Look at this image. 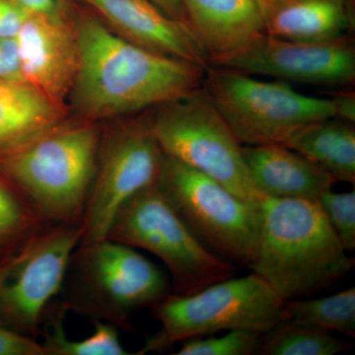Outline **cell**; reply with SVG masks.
Masks as SVG:
<instances>
[{
  "instance_id": "cell-1",
  "label": "cell",
  "mask_w": 355,
  "mask_h": 355,
  "mask_svg": "<svg viewBox=\"0 0 355 355\" xmlns=\"http://www.w3.org/2000/svg\"><path fill=\"white\" fill-rule=\"evenodd\" d=\"M74 34L78 69L70 95L89 119L153 108L202 85L205 67L146 50L94 18H83Z\"/></svg>"
},
{
  "instance_id": "cell-2",
  "label": "cell",
  "mask_w": 355,
  "mask_h": 355,
  "mask_svg": "<svg viewBox=\"0 0 355 355\" xmlns=\"http://www.w3.org/2000/svg\"><path fill=\"white\" fill-rule=\"evenodd\" d=\"M261 233L252 272L284 301L335 284L354 268L317 202L263 196Z\"/></svg>"
},
{
  "instance_id": "cell-3",
  "label": "cell",
  "mask_w": 355,
  "mask_h": 355,
  "mask_svg": "<svg viewBox=\"0 0 355 355\" xmlns=\"http://www.w3.org/2000/svg\"><path fill=\"white\" fill-rule=\"evenodd\" d=\"M60 293L67 312L130 330L133 315L172 293V284L135 248L106 238L79 243Z\"/></svg>"
},
{
  "instance_id": "cell-4",
  "label": "cell",
  "mask_w": 355,
  "mask_h": 355,
  "mask_svg": "<svg viewBox=\"0 0 355 355\" xmlns=\"http://www.w3.org/2000/svg\"><path fill=\"white\" fill-rule=\"evenodd\" d=\"M100 142L94 125H58L0 156V170L24 193L44 221L80 227Z\"/></svg>"
},
{
  "instance_id": "cell-5",
  "label": "cell",
  "mask_w": 355,
  "mask_h": 355,
  "mask_svg": "<svg viewBox=\"0 0 355 355\" xmlns=\"http://www.w3.org/2000/svg\"><path fill=\"white\" fill-rule=\"evenodd\" d=\"M284 302L254 272L220 280L189 295L172 292L150 308L160 330L146 338L137 354L166 352L189 338L222 331L265 335L286 320Z\"/></svg>"
},
{
  "instance_id": "cell-6",
  "label": "cell",
  "mask_w": 355,
  "mask_h": 355,
  "mask_svg": "<svg viewBox=\"0 0 355 355\" xmlns=\"http://www.w3.org/2000/svg\"><path fill=\"white\" fill-rule=\"evenodd\" d=\"M158 188L198 241L237 268L250 270L260 245V205L164 153Z\"/></svg>"
},
{
  "instance_id": "cell-7",
  "label": "cell",
  "mask_w": 355,
  "mask_h": 355,
  "mask_svg": "<svg viewBox=\"0 0 355 355\" xmlns=\"http://www.w3.org/2000/svg\"><path fill=\"white\" fill-rule=\"evenodd\" d=\"M202 88L242 146H282L308 123L335 116L330 98L296 92L284 81H263L209 64Z\"/></svg>"
},
{
  "instance_id": "cell-8",
  "label": "cell",
  "mask_w": 355,
  "mask_h": 355,
  "mask_svg": "<svg viewBox=\"0 0 355 355\" xmlns=\"http://www.w3.org/2000/svg\"><path fill=\"white\" fill-rule=\"evenodd\" d=\"M107 238L160 259L171 275L172 292L178 295L195 293L237 272V266L198 241L156 183L123 203Z\"/></svg>"
},
{
  "instance_id": "cell-9",
  "label": "cell",
  "mask_w": 355,
  "mask_h": 355,
  "mask_svg": "<svg viewBox=\"0 0 355 355\" xmlns=\"http://www.w3.org/2000/svg\"><path fill=\"white\" fill-rule=\"evenodd\" d=\"M156 108L151 127L166 155L212 178L238 198L260 205L263 195L250 177L242 144L202 85Z\"/></svg>"
},
{
  "instance_id": "cell-10",
  "label": "cell",
  "mask_w": 355,
  "mask_h": 355,
  "mask_svg": "<svg viewBox=\"0 0 355 355\" xmlns=\"http://www.w3.org/2000/svg\"><path fill=\"white\" fill-rule=\"evenodd\" d=\"M80 238L79 226L46 222L0 265V323L36 340Z\"/></svg>"
},
{
  "instance_id": "cell-11",
  "label": "cell",
  "mask_w": 355,
  "mask_h": 355,
  "mask_svg": "<svg viewBox=\"0 0 355 355\" xmlns=\"http://www.w3.org/2000/svg\"><path fill=\"white\" fill-rule=\"evenodd\" d=\"M163 159L151 121L119 130L103 146L100 142L80 224V243L106 239L123 203L157 182Z\"/></svg>"
},
{
  "instance_id": "cell-12",
  "label": "cell",
  "mask_w": 355,
  "mask_h": 355,
  "mask_svg": "<svg viewBox=\"0 0 355 355\" xmlns=\"http://www.w3.org/2000/svg\"><path fill=\"white\" fill-rule=\"evenodd\" d=\"M210 64L287 83L349 87L355 81V46L352 35L331 41L300 42L263 34Z\"/></svg>"
},
{
  "instance_id": "cell-13",
  "label": "cell",
  "mask_w": 355,
  "mask_h": 355,
  "mask_svg": "<svg viewBox=\"0 0 355 355\" xmlns=\"http://www.w3.org/2000/svg\"><path fill=\"white\" fill-rule=\"evenodd\" d=\"M15 41L24 80L62 106L78 69L76 34L62 20L29 16Z\"/></svg>"
},
{
  "instance_id": "cell-14",
  "label": "cell",
  "mask_w": 355,
  "mask_h": 355,
  "mask_svg": "<svg viewBox=\"0 0 355 355\" xmlns=\"http://www.w3.org/2000/svg\"><path fill=\"white\" fill-rule=\"evenodd\" d=\"M114 26L123 38L160 55L207 67V51L190 26L170 17L151 0H84Z\"/></svg>"
},
{
  "instance_id": "cell-15",
  "label": "cell",
  "mask_w": 355,
  "mask_h": 355,
  "mask_svg": "<svg viewBox=\"0 0 355 355\" xmlns=\"http://www.w3.org/2000/svg\"><path fill=\"white\" fill-rule=\"evenodd\" d=\"M191 31L209 64L237 53L265 34L261 0H182Z\"/></svg>"
},
{
  "instance_id": "cell-16",
  "label": "cell",
  "mask_w": 355,
  "mask_h": 355,
  "mask_svg": "<svg viewBox=\"0 0 355 355\" xmlns=\"http://www.w3.org/2000/svg\"><path fill=\"white\" fill-rule=\"evenodd\" d=\"M243 157L261 195L317 202L336 180L321 166L280 144L242 146Z\"/></svg>"
},
{
  "instance_id": "cell-17",
  "label": "cell",
  "mask_w": 355,
  "mask_h": 355,
  "mask_svg": "<svg viewBox=\"0 0 355 355\" xmlns=\"http://www.w3.org/2000/svg\"><path fill=\"white\" fill-rule=\"evenodd\" d=\"M265 34L300 42L349 36L355 26L354 0H261Z\"/></svg>"
},
{
  "instance_id": "cell-18",
  "label": "cell",
  "mask_w": 355,
  "mask_h": 355,
  "mask_svg": "<svg viewBox=\"0 0 355 355\" xmlns=\"http://www.w3.org/2000/svg\"><path fill=\"white\" fill-rule=\"evenodd\" d=\"M60 106L25 80H0V156L58 127Z\"/></svg>"
},
{
  "instance_id": "cell-19",
  "label": "cell",
  "mask_w": 355,
  "mask_h": 355,
  "mask_svg": "<svg viewBox=\"0 0 355 355\" xmlns=\"http://www.w3.org/2000/svg\"><path fill=\"white\" fill-rule=\"evenodd\" d=\"M323 167L336 182L355 183L354 123L336 116L308 123L282 144Z\"/></svg>"
},
{
  "instance_id": "cell-20",
  "label": "cell",
  "mask_w": 355,
  "mask_h": 355,
  "mask_svg": "<svg viewBox=\"0 0 355 355\" xmlns=\"http://www.w3.org/2000/svg\"><path fill=\"white\" fill-rule=\"evenodd\" d=\"M284 322L355 336L354 287L323 298L284 301Z\"/></svg>"
},
{
  "instance_id": "cell-21",
  "label": "cell",
  "mask_w": 355,
  "mask_h": 355,
  "mask_svg": "<svg viewBox=\"0 0 355 355\" xmlns=\"http://www.w3.org/2000/svg\"><path fill=\"white\" fill-rule=\"evenodd\" d=\"M44 223L32 202L0 170V265Z\"/></svg>"
},
{
  "instance_id": "cell-22",
  "label": "cell",
  "mask_w": 355,
  "mask_h": 355,
  "mask_svg": "<svg viewBox=\"0 0 355 355\" xmlns=\"http://www.w3.org/2000/svg\"><path fill=\"white\" fill-rule=\"evenodd\" d=\"M67 311L62 304L53 309L43 345L46 355H128L119 336V329L105 322L95 321V330L88 338L70 340L65 335L64 315Z\"/></svg>"
},
{
  "instance_id": "cell-23",
  "label": "cell",
  "mask_w": 355,
  "mask_h": 355,
  "mask_svg": "<svg viewBox=\"0 0 355 355\" xmlns=\"http://www.w3.org/2000/svg\"><path fill=\"white\" fill-rule=\"evenodd\" d=\"M349 349L331 331L282 322L263 335L258 354L261 355H334Z\"/></svg>"
},
{
  "instance_id": "cell-24",
  "label": "cell",
  "mask_w": 355,
  "mask_h": 355,
  "mask_svg": "<svg viewBox=\"0 0 355 355\" xmlns=\"http://www.w3.org/2000/svg\"><path fill=\"white\" fill-rule=\"evenodd\" d=\"M263 335L247 330L227 331L225 335L189 338L177 355H253L260 350Z\"/></svg>"
},
{
  "instance_id": "cell-25",
  "label": "cell",
  "mask_w": 355,
  "mask_h": 355,
  "mask_svg": "<svg viewBox=\"0 0 355 355\" xmlns=\"http://www.w3.org/2000/svg\"><path fill=\"white\" fill-rule=\"evenodd\" d=\"M345 251L355 250V193L326 191L317 200Z\"/></svg>"
},
{
  "instance_id": "cell-26",
  "label": "cell",
  "mask_w": 355,
  "mask_h": 355,
  "mask_svg": "<svg viewBox=\"0 0 355 355\" xmlns=\"http://www.w3.org/2000/svg\"><path fill=\"white\" fill-rule=\"evenodd\" d=\"M0 355H46L42 343L0 323Z\"/></svg>"
},
{
  "instance_id": "cell-27",
  "label": "cell",
  "mask_w": 355,
  "mask_h": 355,
  "mask_svg": "<svg viewBox=\"0 0 355 355\" xmlns=\"http://www.w3.org/2000/svg\"><path fill=\"white\" fill-rule=\"evenodd\" d=\"M29 16L12 0H0V39H15Z\"/></svg>"
},
{
  "instance_id": "cell-28",
  "label": "cell",
  "mask_w": 355,
  "mask_h": 355,
  "mask_svg": "<svg viewBox=\"0 0 355 355\" xmlns=\"http://www.w3.org/2000/svg\"><path fill=\"white\" fill-rule=\"evenodd\" d=\"M0 80H24L15 39H0Z\"/></svg>"
},
{
  "instance_id": "cell-29",
  "label": "cell",
  "mask_w": 355,
  "mask_h": 355,
  "mask_svg": "<svg viewBox=\"0 0 355 355\" xmlns=\"http://www.w3.org/2000/svg\"><path fill=\"white\" fill-rule=\"evenodd\" d=\"M28 15L62 20V0H12Z\"/></svg>"
},
{
  "instance_id": "cell-30",
  "label": "cell",
  "mask_w": 355,
  "mask_h": 355,
  "mask_svg": "<svg viewBox=\"0 0 355 355\" xmlns=\"http://www.w3.org/2000/svg\"><path fill=\"white\" fill-rule=\"evenodd\" d=\"M331 103L336 118L340 120L355 123V93L354 90L342 89L331 93Z\"/></svg>"
},
{
  "instance_id": "cell-31",
  "label": "cell",
  "mask_w": 355,
  "mask_h": 355,
  "mask_svg": "<svg viewBox=\"0 0 355 355\" xmlns=\"http://www.w3.org/2000/svg\"><path fill=\"white\" fill-rule=\"evenodd\" d=\"M163 12L171 18L187 22L182 0H151Z\"/></svg>"
}]
</instances>
